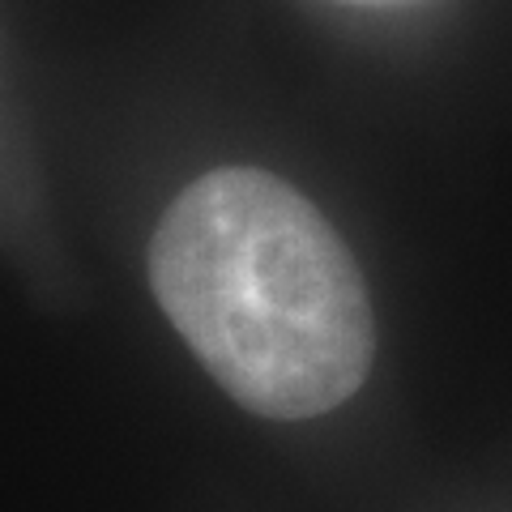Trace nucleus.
<instances>
[{"instance_id": "nucleus-1", "label": "nucleus", "mask_w": 512, "mask_h": 512, "mask_svg": "<svg viewBox=\"0 0 512 512\" xmlns=\"http://www.w3.org/2000/svg\"><path fill=\"white\" fill-rule=\"evenodd\" d=\"M150 286L205 372L261 419L329 414L372 372L376 320L355 256L261 167H218L171 201Z\"/></svg>"}, {"instance_id": "nucleus-2", "label": "nucleus", "mask_w": 512, "mask_h": 512, "mask_svg": "<svg viewBox=\"0 0 512 512\" xmlns=\"http://www.w3.org/2000/svg\"><path fill=\"white\" fill-rule=\"evenodd\" d=\"M367 5H384V0H367Z\"/></svg>"}]
</instances>
